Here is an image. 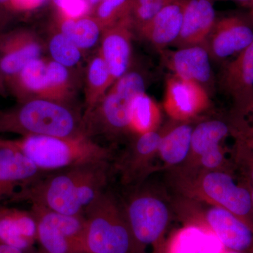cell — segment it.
<instances>
[{
	"mask_svg": "<svg viewBox=\"0 0 253 253\" xmlns=\"http://www.w3.org/2000/svg\"><path fill=\"white\" fill-rule=\"evenodd\" d=\"M46 73V99L67 104L72 98L74 91L70 70L51 59L47 60Z\"/></svg>",
	"mask_w": 253,
	"mask_h": 253,
	"instance_id": "obj_28",
	"label": "cell"
},
{
	"mask_svg": "<svg viewBox=\"0 0 253 253\" xmlns=\"http://www.w3.org/2000/svg\"><path fill=\"white\" fill-rule=\"evenodd\" d=\"M0 253H26L21 250L16 249L0 241Z\"/></svg>",
	"mask_w": 253,
	"mask_h": 253,
	"instance_id": "obj_34",
	"label": "cell"
},
{
	"mask_svg": "<svg viewBox=\"0 0 253 253\" xmlns=\"http://www.w3.org/2000/svg\"><path fill=\"white\" fill-rule=\"evenodd\" d=\"M113 85L111 74L102 56L98 52L88 64L86 73L85 112L96 107Z\"/></svg>",
	"mask_w": 253,
	"mask_h": 253,
	"instance_id": "obj_25",
	"label": "cell"
},
{
	"mask_svg": "<svg viewBox=\"0 0 253 253\" xmlns=\"http://www.w3.org/2000/svg\"><path fill=\"white\" fill-rule=\"evenodd\" d=\"M211 56L204 44L179 48L171 53L169 68L176 77L204 86L211 81Z\"/></svg>",
	"mask_w": 253,
	"mask_h": 253,
	"instance_id": "obj_20",
	"label": "cell"
},
{
	"mask_svg": "<svg viewBox=\"0 0 253 253\" xmlns=\"http://www.w3.org/2000/svg\"><path fill=\"white\" fill-rule=\"evenodd\" d=\"M133 28L129 16L103 31L99 52L107 65L113 84L130 66Z\"/></svg>",
	"mask_w": 253,
	"mask_h": 253,
	"instance_id": "obj_15",
	"label": "cell"
},
{
	"mask_svg": "<svg viewBox=\"0 0 253 253\" xmlns=\"http://www.w3.org/2000/svg\"><path fill=\"white\" fill-rule=\"evenodd\" d=\"M195 193L213 206L229 211L253 230V204L251 187L236 184L222 169L206 171L195 184Z\"/></svg>",
	"mask_w": 253,
	"mask_h": 253,
	"instance_id": "obj_8",
	"label": "cell"
},
{
	"mask_svg": "<svg viewBox=\"0 0 253 253\" xmlns=\"http://www.w3.org/2000/svg\"><path fill=\"white\" fill-rule=\"evenodd\" d=\"M10 0H0V32L11 17Z\"/></svg>",
	"mask_w": 253,
	"mask_h": 253,
	"instance_id": "obj_33",
	"label": "cell"
},
{
	"mask_svg": "<svg viewBox=\"0 0 253 253\" xmlns=\"http://www.w3.org/2000/svg\"><path fill=\"white\" fill-rule=\"evenodd\" d=\"M210 100L205 86L173 76L166 82L163 108L177 122H189L204 112Z\"/></svg>",
	"mask_w": 253,
	"mask_h": 253,
	"instance_id": "obj_11",
	"label": "cell"
},
{
	"mask_svg": "<svg viewBox=\"0 0 253 253\" xmlns=\"http://www.w3.org/2000/svg\"><path fill=\"white\" fill-rule=\"evenodd\" d=\"M110 171L109 161H103L44 174L10 202H28L68 215L83 214L106 190Z\"/></svg>",
	"mask_w": 253,
	"mask_h": 253,
	"instance_id": "obj_1",
	"label": "cell"
},
{
	"mask_svg": "<svg viewBox=\"0 0 253 253\" xmlns=\"http://www.w3.org/2000/svg\"><path fill=\"white\" fill-rule=\"evenodd\" d=\"M38 225V240L46 253H84V214L68 215L32 205Z\"/></svg>",
	"mask_w": 253,
	"mask_h": 253,
	"instance_id": "obj_7",
	"label": "cell"
},
{
	"mask_svg": "<svg viewBox=\"0 0 253 253\" xmlns=\"http://www.w3.org/2000/svg\"><path fill=\"white\" fill-rule=\"evenodd\" d=\"M205 229L217 237L224 249L253 253V230L226 210L212 206L204 214Z\"/></svg>",
	"mask_w": 253,
	"mask_h": 253,
	"instance_id": "obj_14",
	"label": "cell"
},
{
	"mask_svg": "<svg viewBox=\"0 0 253 253\" xmlns=\"http://www.w3.org/2000/svg\"><path fill=\"white\" fill-rule=\"evenodd\" d=\"M56 29L83 51L96 45L103 33L99 23L91 14L77 18L56 16Z\"/></svg>",
	"mask_w": 253,
	"mask_h": 253,
	"instance_id": "obj_23",
	"label": "cell"
},
{
	"mask_svg": "<svg viewBox=\"0 0 253 253\" xmlns=\"http://www.w3.org/2000/svg\"><path fill=\"white\" fill-rule=\"evenodd\" d=\"M47 172H42L15 146L0 138V201H9L20 190Z\"/></svg>",
	"mask_w": 253,
	"mask_h": 253,
	"instance_id": "obj_9",
	"label": "cell"
},
{
	"mask_svg": "<svg viewBox=\"0 0 253 253\" xmlns=\"http://www.w3.org/2000/svg\"><path fill=\"white\" fill-rule=\"evenodd\" d=\"M132 0H100L91 15L103 31L130 14Z\"/></svg>",
	"mask_w": 253,
	"mask_h": 253,
	"instance_id": "obj_30",
	"label": "cell"
},
{
	"mask_svg": "<svg viewBox=\"0 0 253 253\" xmlns=\"http://www.w3.org/2000/svg\"><path fill=\"white\" fill-rule=\"evenodd\" d=\"M221 86L232 100L235 116L244 117L253 104V42L226 66Z\"/></svg>",
	"mask_w": 253,
	"mask_h": 253,
	"instance_id": "obj_13",
	"label": "cell"
},
{
	"mask_svg": "<svg viewBox=\"0 0 253 253\" xmlns=\"http://www.w3.org/2000/svg\"><path fill=\"white\" fill-rule=\"evenodd\" d=\"M47 0H10L11 14H21L34 11L45 4Z\"/></svg>",
	"mask_w": 253,
	"mask_h": 253,
	"instance_id": "obj_32",
	"label": "cell"
},
{
	"mask_svg": "<svg viewBox=\"0 0 253 253\" xmlns=\"http://www.w3.org/2000/svg\"><path fill=\"white\" fill-rule=\"evenodd\" d=\"M223 253H244L241 252H236V251H229V250H225Z\"/></svg>",
	"mask_w": 253,
	"mask_h": 253,
	"instance_id": "obj_40",
	"label": "cell"
},
{
	"mask_svg": "<svg viewBox=\"0 0 253 253\" xmlns=\"http://www.w3.org/2000/svg\"><path fill=\"white\" fill-rule=\"evenodd\" d=\"M251 112H252L253 113V104L252 105V107H251Z\"/></svg>",
	"mask_w": 253,
	"mask_h": 253,
	"instance_id": "obj_42",
	"label": "cell"
},
{
	"mask_svg": "<svg viewBox=\"0 0 253 253\" xmlns=\"http://www.w3.org/2000/svg\"><path fill=\"white\" fill-rule=\"evenodd\" d=\"M179 123L163 131L158 154L168 166H179L185 162L191 153L194 127L187 122Z\"/></svg>",
	"mask_w": 253,
	"mask_h": 253,
	"instance_id": "obj_22",
	"label": "cell"
},
{
	"mask_svg": "<svg viewBox=\"0 0 253 253\" xmlns=\"http://www.w3.org/2000/svg\"><path fill=\"white\" fill-rule=\"evenodd\" d=\"M47 60H32L7 84L18 103L34 99H45L47 88Z\"/></svg>",
	"mask_w": 253,
	"mask_h": 253,
	"instance_id": "obj_21",
	"label": "cell"
},
{
	"mask_svg": "<svg viewBox=\"0 0 253 253\" xmlns=\"http://www.w3.org/2000/svg\"><path fill=\"white\" fill-rule=\"evenodd\" d=\"M56 11V16L64 18H77L91 14L87 0H51Z\"/></svg>",
	"mask_w": 253,
	"mask_h": 253,
	"instance_id": "obj_31",
	"label": "cell"
},
{
	"mask_svg": "<svg viewBox=\"0 0 253 253\" xmlns=\"http://www.w3.org/2000/svg\"><path fill=\"white\" fill-rule=\"evenodd\" d=\"M132 1L135 3H139V4H149V3L156 2L169 3L173 0H132Z\"/></svg>",
	"mask_w": 253,
	"mask_h": 253,
	"instance_id": "obj_36",
	"label": "cell"
},
{
	"mask_svg": "<svg viewBox=\"0 0 253 253\" xmlns=\"http://www.w3.org/2000/svg\"><path fill=\"white\" fill-rule=\"evenodd\" d=\"M231 131V126L220 120L200 123L193 130L189 157L198 159L205 153L219 147Z\"/></svg>",
	"mask_w": 253,
	"mask_h": 253,
	"instance_id": "obj_26",
	"label": "cell"
},
{
	"mask_svg": "<svg viewBox=\"0 0 253 253\" xmlns=\"http://www.w3.org/2000/svg\"><path fill=\"white\" fill-rule=\"evenodd\" d=\"M0 133L21 136L87 135L79 113L67 104L45 99L28 100L0 111Z\"/></svg>",
	"mask_w": 253,
	"mask_h": 253,
	"instance_id": "obj_2",
	"label": "cell"
},
{
	"mask_svg": "<svg viewBox=\"0 0 253 253\" xmlns=\"http://www.w3.org/2000/svg\"><path fill=\"white\" fill-rule=\"evenodd\" d=\"M15 146L44 172H51L88 163L109 161L111 150L87 135L26 136L12 140Z\"/></svg>",
	"mask_w": 253,
	"mask_h": 253,
	"instance_id": "obj_3",
	"label": "cell"
},
{
	"mask_svg": "<svg viewBox=\"0 0 253 253\" xmlns=\"http://www.w3.org/2000/svg\"><path fill=\"white\" fill-rule=\"evenodd\" d=\"M185 0H174L160 10L139 31L141 36L159 49L174 44L180 34Z\"/></svg>",
	"mask_w": 253,
	"mask_h": 253,
	"instance_id": "obj_19",
	"label": "cell"
},
{
	"mask_svg": "<svg viewBox=\"0 0 253 253\" xmlns=\"http://www.w3.org/2000/svg\"><path fill=\"white\" fill-rule=\"evenodd\" d=\"M134 253H157L170 219L166 201L151 191L135 189L123 203Z\"/></svg>",
	"mask_w": 253,
	"mask_h": 253,
	"instance_id": "obj_6",
	"label": "cell"
},
{
	"mask_svg": "<svg viewBox=\"0 0 253 253\" xmlns=\"http://www.w3.org/2000/svg\"><path fill=\"white\" fill-rule=\"evenodd\" d=\"M42 49L38 36L26 28L0 32V68L6 86L28 62L41 57Z\"/></svg>",
	"mask_w": 253,
	"mask_h": 253,
	"instance_id": "obj_12",
	"label": "cell"
},
{
	"mask_svg": "<svg viewBox=\"0 0 253 253\" xmlns=\"http://www.w3.org/2000/svg\"><path fill=\"white\" fill-rule=\"evenodd\" d=\"M48 49L51 60L69 70L77 66L83 57V51L57 29L50 37Z\"/></svg>",
	"mask_w": 253,
	"mask_h": 253,
	"instance_id": "obj_29",
	"label": "cell"
},
{
	"mask_svg": "<svg viewBox=\"0 0 253 253\" xmlns=\"http://www.w3.org/2000/svg\"><path fill=\"white\" fill-rule=\"evenodd\" d=\"M87 1L93 11V10L94 9L95 7H96V5L99 4L100 0H87Z\"/></svg>",
	"mask_w": 253,
	"mask_h": 253,
	"instance_id": "obj_37",
	"label": "cell"
},
{
	"mask_svg": "<svg viewBox=\"0 0 253 253\" xmlns=\"http://www.w3.org/2000/svg\"><path fill=\"white\" fill-rule=\"evenodd\" d=\"M162 136L163 132L158 129L137 134L116 163L123 184L129 185L140 181L150 161L158 154Z\"/></svg>",
	"mask_w": 253,
	"mask_h": 253,
	"instance_id": "obj_16",
	"label": "cell"
},
{
	"mask_svg": "<svg viewBox=\"0 0 253 253\" xmlns=\"http://www.w3.org/2000/svg\"><path fill=\"white\" fill-rule=\"evenodd\" d=\"M216 21L212 0H185L180 34L173 44L179 48L204 44Z\"/></svg>",
	"mask_w": 253,
	"mask_h": 253,
	"instance_id": "obj_17",
	"label": "cell"
},
{
	"mask_svg": "<svg viewBox=\"0 0 253 253\" xmlns=\"http://www.w3.org/2000/svg\"><path fill=\"white\" fill-rule=\"evenodd\" d=\"M250 8V14H251V18L253 20V0H251V2L249 4Z\"/></svg>",
	"mask_w": 253,
	"mask_h": 253,
	"instance_id": "obj_38",
	"label": "cell"
},
{
	"mask_svg": "<svg viewBox=\"0 0 253 253\" xmlns=\"http://www.w3.org/2000/svg\"><path fill=\"white\" fill-rule=\"evenodd\" d=\"M253 42V28L240 16L217 20L204 45L211 59L224 61L235 58Z\"/></svg>",
	"mask_w": 253,
	"mask_h": 253,
	"instance_id": "obj_10",
	"label": "cell"
},
{
	"mask_svg": "<svg viewBox=\"0 0 253 253\" xmlns=\"http://www.w3.org/2000/svg\"><path fill=\"white\" fill-rule=\"evenodd\" d=\"M231 1H238V2L244 3V4H249V3L251 2V0H231Z\"/></svg>",
	"mask_w": 253,
	"mask_h": 253,
	"instance_id": "obj_39",
	"label": "cell"
},
{
	"mask_svg": "<svg viewBox=\"0 0 253 253\" xmlns=\"http://www.w3.org/2000/svg\"><path fill=\"white\" fill-rule=\"evenodd\" d=\"M161 113L157 103L146 92L138 94L131 105L130 130L136 134L157 130Z\"/></svg>",
	"mask_w": 253,
	"mask_h": 253,
	"instance_id": "obj_27",
	"label": "cell"
},
{
	"mask_svg": "<svg viewBox=\"0 0 253 253\" xmlns=\"http://www.w3.org/2000/svg\"><path fill=\"white\" fill-rule=\"evenodd\" d=\"M8 89L6 86V82H5L4 76L1 73V68H0V96H6L7 95Z\"/></svg>",
	"mask_w": 253,
	"mask_h": 253,
	"instance_id": "obj_35",
	"label": "cell"
},
{
	"mask_svg": "<svg viewBox=\"0 0 253 253\" xmlns=\"http://www.w3.org/2000/svg\"><path fill=\"white\" fill-rule=\"evenodd\" d=\"M84 253H134L123 203L105 190L84 210Z\"/></svg>",
	"mask_w": 253,
	"mask_h": 253,
	"instance_id": "obj_4",
	"label": "cell"
},
{
	"mask_svg": "<svg viewBox=\"0 0 253 253\" xmlns=\"http://www.w3.org/2000/svg\"><path fill=\"white\" fill-rule=\"evenodd\" d=\"M251 196H252L253 204V187H251Z\"/></svg>",
	"mask_w": 253,
	"mask_h": 253,
	"instance_id": "obj_41",
	"label": "cell"
},
{
	"mask_svg": "<svg viewBox=\"0 0 253 253\" xmlns=\"http://www.w3.org/2000/svg\"><path fill=\"white\" fill-rule=\"evenodd\" d=\"M225 250L211 231L191 225L176 234L168 253H223Z\"/></svg>",
	"mask_w": 253,
	"mask_h": 253,
	"instance_id": "obj_24",
	"label": "cell"
},
{
	"mask_svg": "<svg viewBox=\"0 0 253 253\" xmlns=\"http://www.w3.org/2000/svg\"><path fill=\"white\" fill-rule=\"evenodd\" d=\"M38 238V225L31 211L0 206V241L26 253Z\"/></svg>",
	"mask_w": 253,
	"mask_h": 253,
	"instance_id": "obj_18",
	"label": "cell"
},
{
	"mask_svg": "<svg viewBox=\"0 0 253 253\" xmlns=\"http://www.w3.org/2000/svg\"><path fill=\"white\" fill-rule=\"evenodd\" d=\"M146 92L140 73L130 71L118 79L92 111L83 115L86 134L118 137L131 132V105L138 94Z\"/></svg>",
	"mask_w": 253,
	"mask_h": 253,
	"instance_id": "obj_5",
	"label": "cell"
}]
</instances>
